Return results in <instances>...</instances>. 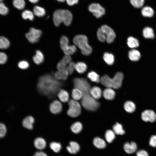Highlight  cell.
Masks as SVG:
<instances>
[{"label":"cell","mask_w":156,"mask_h":156,"mask_svg":"<svg viewBox=\"0 0 156 156\" xmlns=\"http://www.w3.org/2000/svg\"><path fill=\"white\" fill-rule=\"evenodd\" d=\"M33 12L34 14L39 17L44 16L46 13L45 11L44 8L38 6L34 7Z\"/></svg>","instance_id":"33"},{"label":"cell","mask_w":156,"mask_h":156,"mask_svg":"<svg viewBox=\"0 0 156 156\" xmlns=\"http://www.w3.org/2000/svg\"><path fill=\"white\" fill-rule=\"evenodd\" d=\"M62 85V83L56 79L54 77L50 75L46 74L39 78L37 88L41 94L51 98L59 92Z\"/></svg>","instance_id":"2"},{"label":"cell","mask_w":156,"mask_h":156,"mask_svg":"<svg viewBox=\"0 0 156 156\" xmlns=\"http://www.w3.org/2000/svg\"><path fill=\"white\" fill-rule=\"evenodd\" d=\"M53 18L54 24L56 26H59L62 23L65 25L69 26L72 22L73 16L68 10L60 9L54 12Z\"/></svg>","instance_id":"3"},{"label":"cell","mask_w":156,"mask_h":156,"mask_svg":"<svg viewBox=\"0 0 156 156\" xmlns=\"http://www.w3.org/2000/svg\"><path fill=\"white\" fill-rule=\"evenodd\" d=\"M66 148L70 153L75 154L79 151L80 146L77 142L71 141L69 142V145L66 146Z\"/></svg>","instance_id":"15"},{"label":"cell","mask_w":156,"mask_h":156,"mask_svg":"<svg viewBox=\"0 0 156 156\" xmlns=\"http://www.w3.org/2000/svg\"><path fill=\"white\" fill-rule=\"evenodd\" d=\"M75 64L73 62H71L67 65L66 69L69 74H72L75 69Z\"/></svg>","instance_id":"45"},{"label":"cell","mask_w":156,"mask_h":156,"mask_svg":"<svg viewBox=\"0 0 156 156\" xmlns=\"http://www.w3.org/2000/svg\"><path fill=\"white\" fill-rule=\"evenodd\" d=\"M149 144L153 147H156V135L151 136L149 140Z\"/></svg>","instance_id":"49"},{"label":"cell","mask_w":156,"mask_h":156,"mask_svg":"<svg viewBox=\"0 0 156 156\" xmlns=\"http://www.w3.org/2000/svg\"><path fill=\"white\" fill-rule=\"evenodd\" d=\"M141 118L145 122H154L156 120V114L151 110H146L144 111L141 114Z\"/></svg>","instance_id":"10"},{"label":"cell","mask_w":156,"mask_h":156,"mask_svg":"<svg viewBox=\"0 0 156 156\" xmlns=\"http://www.w3.org/2000/svg\"><path fill=\"white\" fill-rule=\"evenodd\" d=\"M44 59V56L42 52L39 50H37L35 55L33 57L34 62L36 64H39L43 62Z\"/></svg>","instance_id":"20"},{"label":"cell","mask_w":156,"mask_h":156,"mask_svg":"<svg viewBox=\"0 0 156 156\" xmlns=\"http://www.w3.org/2000/svg\"><path fill=\"white\" fill-rule=\"evenodd\" d=\"M60 100L63 102H68L69 99V95L67 91L64 90H60L57 94Z\"/></svg>","instance_id":"23"},{"label":"cell","mask_w":156,"mask_h":156,"mask_svg":"<svg viewBox=\"0 0 156 156\" xmlns=\"http://www.w3.org/2000/svg\"><path fill=\"white\" fill-rule=\"evenodd\" d=\"M143 35L144 37L146 38H153L154 37L153 29L148 27H145L144 29Z\"/></svg>","instance_id":"27"},{"label":"cell","mask_w":156,"mask_h":156,"mask_svg":"<svg viewBox=\"0 0 156 156\" xmlns=\"http://www.w3.org/2000/svg\"><path fill=\"white\" fill-rule=\"evenodd\" d=\"M93 143L96 147L100 149L104 148L106 146L105 141L99 137L94 138L93 140Z\"/></svg>","instance_id":"24"},{"label":"cell","mask_w":156,"mask_h":156,"mask_svg":"<svg viewBox=\"0 0 156 156\" xmlns=\"http://www.w3.org/2000/svg\"><path fill=\"white\" fill-rule=\"evenodd\" d=\"M136 144L132 142L130 143H125L124 145V148L125 151L128 154H131L135 152L137 149Z\"/></svg>","instance_id":"14"},{"label":"cell","mask_w":156,"mask_h":156,"mask_svg":"<svg viewBox=\"0 0 156 156\" xmlns=\"http://www.w3.org/2000/svg\"><path fill=\"white\" fill-rule=\"evenodd\" d=\"M29 1L31 3H37L39 0H29Z\"/></svg>","instance_id":"53"},{"label":"cell","mask_w":156,"mask_h":156,"mask_svg":"<svg viewBox=\"0 0 156 156\" xmlns=\"http://www.w3.org/2000/svg\"><path fill=\"white\" fill-rule=\"evenodd\" d=\"M5 0H0V2H3Z\"/></svg>","instance_id":"55"},{"label":"cell","mask_w":156,"mask_h":156,"mask_svg":"<svg viewBox=\"0 0 156 156\" xmlns=\"http://www.w3.org/2000/svg\"><path fill=\"white\" fill-rule=\"evenodd\" d=\"M128 56L131 60L136 61L139 60L141 55L140 53L136 49H133L129 51Z\"/></svg>","instance_id":"22"},{"label":"cell","mask_w":156,"mask_h":156,"mask_svg":"<svg viewBox=\"0 0 156 156\" xmlns=\"http://www.w3.org/2000/svg\"><path fill=\"white\" fill-rule=\"evenodd\" d=\"M34 121V119L32 116H28L23 119L22 125L25 128L29 130H31L33 128V124Z\"/></svg>","instance_id":"16"},{"label":"cell","mask_w":156,"mask_h":156,"mask_svg":"<svg viewBox=\"0 0 156 156\" xmlns=\"http://www.w3.org/2000/svg\"><path fill=\"white\" fill-rule=\"evenodd\" d=\"M34 144L36 149L41 150L46 148L47 143L45 140L43 138L38 137L35 139Z\"/></svg>","instance_id":"13"},{"label":"cell","mask_w":156,"mask_h":156,"mask_svg":"<svg viewBox=\"0 0 156 156\" xmlns=\"http://www.w3.org/2000/svg\"><path fill=\"white\" fill-rule=\"evenodd\" d=\"M33 156H48L46 153L42 151H38L36 152Z\"/></svg>","instance_id":"51"},{"label":"cell","mask_w":156,"mask_h":156,"mask_svg":"<svg viewBox=\"0 0 156 156\" xmlns=\"http://www.w3.org/2000/svg\"><path fill=\"white\" fill-rule=\"evenodd\" d=\"M100 28L105 34L106 38V41L107 42L109 43H112L116 37L115 33L113 30L106 25H102Z\"/></svg>","instance_id":"9"},{"label":"cell","mask_w":156,"mask_h":156,"mask_svg":"<svg viewBox=\"0 0 156 156\" xmlns=\"http://www.w3.org/2000/svg\"><path fill=\"white\" fill-rule=\"evenodd\" d=\"M58 1L60 2H64L66 1V0H57Z\"/></svg>","instance_id":"54"},{"label":"cell","mask_w":156,"mask_h":156,"mask_svg":"<svg viewBox=\"0 0 156 156\" xmlns=\"http://www.w3.org/2000/svg\"><path fill=\"white\" fill-rule=\"evenodd\" d=\"M18 66L20 68L22 69H25L29 66V63L25 61H22L19 62Z\"/></svg>","instance_id":"47"},{"label":"cell","mask_w":156,"mask_h":156,"mask_svg":"<svg viewBox=\"0 0 156 156\" xmlns=\"http://www.w3.org/2000/svg\"><path fill=\"white\" fill-rule=\"evenodd\" d=\"M90 94L94 99H97L101 97L102 91L99 87L94 86L91 88Z\"/></svg>","instance_id":"19"},{"label":"cell","mask_w":156,"mask_h":156,"mask_svg":"<svg viewBox=\"0 0 156 156\" xmlns=\"http://www.w3.org/2000/svg\"><path fill=\"white\" fill-rule=\"evenodd\" d=\"M63 51L66 55L70 56L76 51L77 48L74 45H69Z\"/></svg>","instance_id":"32"},{"label":"cell","mask_w":156,"mask_h":156,"mask_svg":"<svg viewBox=\"0 0 156 156\" xmlns=\"http://www.w3.org/2000/svg\"><path fill=\"white\" fill-rule=\"evenodd\" d=\"M70 129L71 131L74 133H78L82 130V125L80 122H76L71 125Z\"/></svg>","instance_id":"31"},{"label":"cell","mask_w":156,"mask_h":156,"mask_svg":"<svg viewBox=\"0 0 156 156\" xmlns=\"http://www.w3.org/2000/svg\"><path fill=\"white\" fill-rule=\"evenodd\" d=\"M69 40L66 36H62L60 40V44L62 50L69 45Z\"/></svg>","instance_id":"43"},{"label":"cell","mask_w":156,"mask_h":156,"mask_svg":"<svg viewBox=\"0 0 156 156\" xmlns=\"http://www.w3.org/2000/svg\"><path fill=\"white\" fill-rule=\"evenodd\" d=\"M124 108L127 112L133 113L135 109V106L134 103L131 101H126L124 104Z\"/></svg>","instance_id":"25"},{"label":"cell","mask_w":156,"mask_h":156,"mask_svg":"<svg viewBox=\"0 0 156 156\" xmlns=\"http://www.w3.org/2000/svg\"><path fill=\"white\" fill-rule=\"evenodd\" d=\"M136 156H149L148 153L144 150L138 151L136 152Z\"/></svg>","instance_id":"50"},{"label":"cell","mask_w":156,"mask_h":156,"mask_svg":"<svg viewBox=\"0 0 156 156\" xmlns=\"http://www.w3.org/2000/svg\"><path fill=\"white\" fill-rule=\"evenodd\" d=\"M73 82L75 88L79 89L82 93L81 103L84 108L91 111L97 110L100 104L92 96L90 86L87 81L83 78H76L73 79Z\"/></svg>","instance_id":"1"},{"label":"cell","mask_w":156,"mask_h":156,"mask_svg":"<svg viewBox=\"0 0 156 156\" xmlns=\"http://www.w3.org/2000/svg\"><path fill=\"white\" fill-rule=\"evenodd\" d=\"M7 130L5 125L0 123V138H3L5 136Z\"/></svg>","instance_id":"46"},{"label":"cell","mask_w":156,"mask_h":156,"mask_svg":"<svg viewBox=\"0 0 156 156\" xmlns=\"http://www.w3.org/2000/svg\"><path fill=\"white\" fill-rule=\"evenodd\" d=\"M42 34L41 30L31 27L29 31L26 34L25 36L30 42L34 43L38 42Z\"/></svg>","instance_id":"7"},{"label":"cell","mask_w":156,"mask_h":156,"mask_svg":"<svg viewBox=\"0 0 156 156\" xmlns=\"http://www.w3.org/2000/svg\"><path fill=\"white\" fill-rule=\"evenodd\" d=\"M103 94L105 99L107 100H111L114 98L115 92L112 88H107L103 90Z\"/></svg>","instance_id":"17"},{"label":"cell","mask_w":156,"mask_h":156,"mask_svg":"<svg viewBox=\"0 0 156 156\" xmlns=\"http://www.w3.org/2000/svg\"><path fill=\"white\" fill-rule=\"evenodd\" d=\"M113 131L115 133L119 135H122L125 132L123 129L122 125L120 123L116 122L113 127Z\"/></svg>","instance_id":"29"},{"label":"cell","mask_w":156,"mask_h":156,"mask_svg":"<svg viewBox=\"0 0 156 156\" xmlns=\"http://www.w3.org/2000/svg\"><path fill=\"white\" fill-rule=\"evenodd\" d=\"M9 9L3 2H0V14L5 16L9 13Z\"/></svg>","instance_id":"42"},{"label":"cell","mask_w":156,"mask_h":156,"mask_svg":"<svg viewBox=\"0 0 156 156\" xmlns=\"http://www.w3.org/2000/svg\"><path fill=\"white\" fill-rule=\"evenodd\" d=\"M72 97L75 100H79L82 98V93L79 89L75 88L72 91Z\"/></svg>","instance_id":"37"},{"label":"cell","mask_w":156,"mask_h":156,"mask_svg":"<svg viewBox=\"0 0 156 156\" xmlns=\"http://www.w3.org/2000/svg\"><path fill=\"white\" fill-rule=\"evenodd\" d=\"M71 58L70 56L65 55L57 65L58 70H62L66 69L68 64L71 62Z\"/></svg>","instance_id":"11"},{"label":"cell","mask_w":156,"mask_h":156,"mask_svg":"<svg viewBox=\"0 0 156 156\" xmlns=\"http://www.w3.org/2000/svg\"><path fill=\"white\" fill-rule=\"evenodd\" d=\"M49 147L54 152L57 153L59 152L62 148L61 144L56 142H52L50 143Z\"/></svg>","instance_id":"34"},{"label":"cell","mask_w":156,"mask_h":156,"mask_svg":"<svg viewBox=\"0 0 156 156\" xmlns=\"http://www.w3.org/2000/svg\"><path fill=\"white\" fill-rule=\"evenodd\" d=\"M87 77L92 81L97 83L100 82L99 75L94 71H91L89 72L87 75Z\"/></svg>","instance_id":"30"},{"label":"cell","mask_w":156,"mask_h":156,"mask_svg":"<svg viewBox=\"0 0 156 156\" xmlns=\"http://www.w3.org/2000/svg\"><path fill=\"white\" fill-rule=\"evenodd\" d=\"M21 16L24 19H29L30 21L33 20L34 18L33 13L31 11L27 10L23 11L22 13Z\"/></svg>","instance_id":"40"},{"label":"cell","mask_w":156,"mask_h":156,"mask_svg":"<svg viewBox=\"0 0 156 156\" xmlns=\"http://www.w3.org/2000/svg\"><path fill=\"white\" fill-rule=\"evenodd\" d=\"M103 59L105 62L109 65H112L114 63V56L111 53H105L103 55Z\"/></svg>","instance_id":"28"},{"label":"cell","mask_w":156,"mask_h":156,"mask_svg":"<svg viewBox=\"0 0 156 156\" xmlns=\"http://www.w3.org/2000/svg\"><path fill=\"white\" fill-rule=\"evenodd\" d=\"M68 73L67 70H58L54 74V77L57 80H65L68 77Z\"/></svg>","instance_id":"18"},{"label":"cell","mask_w":156,"mask_h":156,"mask_svg":"<svg viewBox=\"0 0 156 156\" xmlns=\"http://www.w3.org/2000/svg\"><path fill=\"white\" fill-rule=\"evenodd\" d=\"M10 44L9 41L6 38L2 36L0 37V49H6L9 47Z\"/></svg>","instance_id":"38"},{"label":"cell","mask_w":156,"mask_h":156,"mask_svg":"<svg viewBox=\"0 0 156 156\" xmlns=\"http://www.w3.org/2000/svg\"><path fill=\"white\" fill-rule=\"evenodd\" d=\"M7 60L6 55L2 52H0V64H3L6 63Z\"/></svg>","instance_id":"48"},{"label":"cell","mask_w":156,"mask_h":156,"mask_svg":"<svg viewBox=\"0 0 156 156\" xmlns=\"http://www.w3.org/2000/svg\"><path fill=\"white\" fill-rule=\"evenodd\" d=\"M66 2L68 5H73L77 4L78 2V0H66Z\"/></svg>","instance_id":"52"},{"label":"cell","mask_w":156,"mask_h":156,"mask_svg":"<svg viewBox=\"0 0 156 156\" xmlns=\"http://www.w3.org/2000/svg\"><path fill=\"white\" fill-rule=\"evenodd\" d=\"M49 108L50 111L52 113L58 114L62 110V105L59 101L55 100L50 104Z\"/></svg>","instance_id":"12"},{"label":"cell","mask_w":156,"mask_h":156,"mask_svg":"<svg viewBox=\"0 0 156 156\" xmlns=\"http://www.w3.org/2000/svg\"><path fill=\"white\" fill-rule=\"evenodd\" d=\"M87 69L86 64L82 62H78L75 64V69L79 73H84Z\"/></svg>","instance_id":"26"},{"label":"cell","mask_w":156,"mask_h":156,"mask_svg":"<svg viewBox=\"0 0 156 156\" xmlns=\"http://www.w3.org/2000/svg\"><path fill=\"white\" fill-rule=\"evenodd\" d=\"M68 104L69 108L67 112L68 115L73 118L79 116L81 112V106L79 103L77 101L71 99Z\"/></svg>","instance_id":"6"},{"label":"cell","mask_w":156,"mask_h":156,"mask_svg":"<svg viewBox=\"0 0 156 156\" xmlns=\"http://www.w3.org/2000/svg\"><path fill=\"white\" fill-rule=\"evenodd\" d=\"M131 4L134 7L139 8L142 7L144 3V0H130Z\"/></svg>","instance_id":"41"},{"label":"cell","mask_w":156,"mask_h":156,"mask_svg":"<svg viewBox=\"0 0 156 156\" xmlns=\"http://www.w3.org/2000/svg\"><path fill=\"white\" fill-rule=\"evenodd\" d=\"M105 136L106 140L109 143L112 142L115 137L114 133L111 130H108L106 131Z\"/></svg>","instance_id":"39"},{"label":"cell","mask_w":156,"mask_h":156,"mask_svg":"<svg viewBox=\"0 0 156 156\" xmlns=\"http://www.w3.org/2000/svg\"><path fill=\"white\" fill-rule=\"evenodd\" d=\"M88 8L93 15L97 18L101 17L105 13L104 8L99 3H92L89 5Z\"/></svg>","instance_id":"8"},{"label":"cell","mask_w":156,"mask_h":156,"mask_svg":"<svg viewBox=\"0 0 156 156\" xmlns=\"http://www.w3.org/2000/svg\"><path fill=\"white\" fill-rule=\"evenodd\" d=\"M12 5L16 8L21 10L24 8L25 3L24 0H13Z\"/></svg>","instance_id":"36"},{"label":"cell","mask_w":156,"mask_h":156,"mask_svg":"<svg viewBox=\"0 0 156 156\" xmlns=\"http://www.w3.org/2000/svg\"><path fill=\"white\" fill-rule=\"evenodd\" d=\"M141 14L144 17H151L154 14V11L151 7L146 6L143 7L141 11Z\"/></svg>","instance_id":"21"},{"label":"cell","mask_w":156,"mask_h":156,"mask_svg":"<svg viewBox=\"0 0 156 156\" xmlns=\"http://www.w3.org/2000/svg\"><path fill=\"white\" fill-rule=\"evenodd\" d=\"M73 42L80 49L83 55H88L92 53V47L88 44V38L86 36L83 35H77L74 37Z\"/></svg>","instance_id":"5"},{"label":"cell","mask_w":156,"mask_h":156,"mask_svg":"<svg viewBox=\"0 0 156 156\" xmlns=\"http://www.w3.org/2000/svg\"><path fill=\"white\" fill-rule=\"evenodd\" d=\"M97 35L98 39L100 41L103 42L106 40L105 34L101 28L98 29L97 32Z\"/></svg>","instance_id":"44"},{"label":"cell","mask_w":156,"mask_h":156,"mask_svg":"<svg viewBox=\"0 0 156 156\" xmlns=\"http://www.w3.org/2000/svg\"><path fill=\"white\" fill-rule=\"evenodd\" d=\"M127 44L128 46L131 48L136 47L139 45L138 40L132 37H130L128 38Z\"/></svg>","instance_id":"35"},{"label":"cell","mask_w":156,"mask_h":156,"mask_svg":"<svg viewBox=\"0 0 156 156\" xmlns=\"http://www.w3.org/2000/svg\"><path fill=\"white\" fill-rule=\"evenodd\" d=\"M123 77V74L120 72L116 73L112 78L105 75L101 77L100 82L107 88L118 89L122 85Z\"/></svg>","instance_id":"4"}]
</instances>
